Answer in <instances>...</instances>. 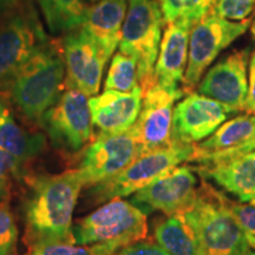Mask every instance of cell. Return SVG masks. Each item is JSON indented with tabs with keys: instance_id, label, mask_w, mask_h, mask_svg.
<instances>
[{
	"instance_id": "obj_32",
	"label": "cell",
	"mask_w": 255,
	"mask_h": 255,
	"mask_svg": "<svg viewBox=\"0 0 255 255\" xmlns=\"http://www.w3.org/2000/svg\"><path fill=\"white\" fill-rule=\"evenodd\" d=\"M252 150H255V135L252 137L250 141L244 143V144L235 146V148H233V149H229V150H227V151H223V152H221V154H216V155L209 156V157L202 159V161L199 162L197 164L202 165V164L214 163V162L221 161V159H226V158L233 157V156L245 154V152H248V151H252Z\"/></svg>"
},
{
	"instance_id": "obj_13",
	"label": "cell",
	"mask_w": 255,
	"mask_h": 255,
	"mask_svg": "<svg viewBox=\"0 0 255 255\" xmlns=\"http://www.w3.org/2000/svg\"><path fill=\"white\" fill-rule=\"evenodd\" d=\"M235 114L220 102L191 91L175 104L170 139L175 145H195Z\"/></svg>"
},
{
	"instance_id": "obj_27",
	"label": "cell",
	"mask_w": 255,
	"mask_h": 255,
	"mask_svg": "<svg viewBox=\"0 0 255 255\" xmlns=\"http://www.w3.org/2000/svg\"><path fill=\"white\" fill-rule=\"evenodd\" d=\"M19 231L8 200L0 202V255H18Z\"/></svg>"
},
{
	"instance_id": "obj_12",
	"label": "cell",
	"mask_w": 255,
	"mask_h": 255,
	"mask_svg": "<svg viewBox=\"0 0 255 255\" xmlns=\"http://www.w3.org/2000/svg\"><path fill=\"white\" fill-rule=\"evenodd\" d=\"M194 167L177 165L132 194L130 202L146 215L161 212L165 216L176 215L195 199L199 178Z\"/></svg>"
},
{
	"instance_id": "obj_28",
	"label": "cell",
	"mask_w": 255,
	"mask_h": 255,
	"mask_svg": "<svg viewBox=\"0 0 255 255\" xmlns=\"http://www.w3.org/2000/svg\"><path fill=\"white\" fill-rule=\"evenodd\" d=\"M216 194H218L220 203L226 212L231 214L232 218L247 234L255 237V205L246 202H235L220 190L216 191Z\"/></svg>"
},
{
	"instance_id": "obj_9",
	"label": "cell",
	"mask_w": 255,
	"mask_h": 255,
	"mask_svg": "<svg viewBox=\"0 0 255 255\" xmlns=\"http://www.w3.org/2000/svg\"><path fill=\"white\" fill-rule=\"evenodd\" d=\"M39 127L57 150L70 155L83 151L95 138L88 96L66 89L44 114Z\"/></svg>"
},
{
	"instance_id": "obj_21",
	"label": "cell",
	"mask_w": 255,
	"mask_h": 255,
	"mask_svg": "<svg viewBox=\"0 0 255 255\" xmlns=\"http://www.w3.org/2000/svg\"><path fill=\"white\" fill-rule=\"evenodd\" d=\"M255 135V115L246 114L223 122L203 142L194 145L191 162L202 161L209 156L221 154L250 141Z\"/></svg>"
},
{
	"instance_id": "obj_37",
	"label": "cell",
	"mask_w": 255,
	"mask_h": 255,
	"mask_svg": "<svg viewBox=\"0 0 255 255\" xmlns=\"http://www.w3.org/2000/svg\"><path fill=\"white\" fill-rule=\"evenodd\" d=\"M246 237H247V241L248 244H250V246L253 248V250H255V237H253V235L251 234H247V233H246Z\"/></svg>"
},
{
	"instance_id": "obj_4",
	"label": "cell",
	"mask_w": 255,
	"mask_h": 255,
	"mask_svg": "<svg viewBox=\"0 0 255 255\" xmlns=\"http://www.w3.org/2000/svg\"><path fill=\"white\" fill-rule=\"evenodd\" d=\"M164 24L158 0H129L120 51L136 59L142 92L156 83L155 65Z\"/></svg>"
},
{
	"instance_id": "obj_1",
	"label": "cell",
	"mask_w": 255,
	"mask_h": 255,
	"mask_svg": "<svg viewBox=\"0 0 255 255\" xmlns=\"http://www.w3.org/2000/svg\"><path fill=\"white\" fill-rule=\"evenodd\" d=\"M23 202L24 241L28 250L73 239V212L84 186L77 169L60 174L26 175Z\"/></svg>"
},
{
	"instance_id": "obj_7",
	"label": "cell",
	"mask_w": 255,
	"mask_h": 255,
	"mask_svg": "<svg viewBox=\"0 0 255 255\" xmlns=\"http://www.w3.org/2000/svg\"><path fill=\"white\" fill-rule=\"evenodd\" d=\"M46 41L49 38L28 1L0 18V91H7L17 72Z\"/></svg>"
},
{
	"instance_id": "obj_25",
	"label": "cell",
	"mask_w": 255,
	"mask_h": 255,
	"mask_svg": "<svg viewBox=\"0 0 255 255\" xmlns=\"http://www.w3.org/2000/svg\"><path fill=\"white\" fill-rule=\"evenodd\" d=\"M124 246L126 245L119 241L97 242L91 245L55 242L28 250L25 255H114Z\"/></svg>"
},
{
	"instance_id": "obj_6",
	"label": "cell",
	"mask_w": 255,
	"mask_h": 255,
	"mask_svg": "<svg viewBox=\"0 0 255 255\" xmlns=\"http://www.w3.org/2000/svg\"><path fill=\"white\" fill-rule=\"evenodd\" d=\"M76 245L119 241L123 245L143 240L148 235L146 214L130 201L113 199L73 225Z\"/></svg>"
},
{
	"instance_id": "obj_19",
	"label": "cell",
	"mask_w": 255,
	"mask_h": 255,
	"mask_svg": "<svg viewBox=\"0 0 255 255\" xmlns=\"http://www.w3.org/2000/svg\"><path fill=\"white\" fill-rule=\"evenodd\" d=\"M195 169L201 177L213 180L241 202L255 205V150Z\"/></svg>"
},
{
	"instance_id": "obj_17",
	"label": "cell",
	"mask_w": 255,
	"mask_h": 255,
	"mask_svg": "<svg viewBox=\"0 0 255 255\" xmlns=\"http://www.w3.org/2000/svg\"><path fill=\"white\" fill-rule=\"evenodd\" d=\"M142 98L141 88L131 92L105 90L89 98L92 127L97 130V136L128 131L138 117Z\"/></svg>"
},
{
	"instance_id": "obj_23",
	"label": "cell",
	"mask_w": 255,
	"mask_h": 255,
	"mask_svg": "<svg viewBox=\"0 0 255 255\" xmlns=\"http://www.w3.org/2000/svg\"><path fill=\"white\" fill-rule=\"evenodd\" d=\"M51 33H66L82 26L89 5L85 0H37Z\"/></svg>"
},
{
	"instance_id": "obj_10",
	"label": "cell",
	"mask_w": 255,
	"mask_h": 255,
	"mask_svg": "<svg viewBox=\"0 0 255 255\" xmlns=\"http://www.w3.org/2000/svg\"><path fill=\"white\" fill-rule=\"evenodd\" d=\"M184 96L182 88L169 89L157 82L143 92L141 111L129 129L139 146L141 155L171 145L174 108Z\"/></svg>"
},
{
	"instance_id": "obj_29",
	"label": "cell",
	"mask_w": 255,
	"mask_h": 255,
	"mask_svg": "<svg viewBox=\"0 0 255 255\" xmlns=\"http://www.w3.org/2000/svg\"><path fill=\"white\" fill-rule=\"evenodd\" d=\"M212 12L231 21L251 20L255 12V0H215Z\"/></svg>"
},
{
	"instance_id": "obj_30",
	"label": "cell",
	"mask_w": 255,
	"mask_h": 255,
	"mask_svg": "<svg viewBox=\"0 0 255 255\" xmlns=\"http://www.w3.org/2000/svg\"><path fill=\"white\" fill-rule=\"evenodd\" d=\"M13 178H17L13 162L4 151L0 150V202L8 200Z\"/></svg>"
},
{
	"instance_id": "obj_18",
	"label": "cell",
	"mask_w": 255,
	"mask_h": 255,
	"mask_svg": "<svg viewBox=\"0 0 255 255\" xmlns=\"http://www.w3.org/2000/svg\"><path fill=\"white\" fill-rule=\"evenodd\" d=\"M165 25L155 65V78L165 88L180 89L187 69L189 37L194 24L175 20Z\"/></svg>"
},
{
	"instance_id": "obj_34",
	"label": "cell",
	"mask_w": 255,
	"mask_h": 255,
	"mask_svg": "<svg viewBox=\"0 0 255 255\" xmlns=\"http://www.w3.org/2000/svg\"><path fill=\"white\" fill-rule=\"evenodd\" d=\"M27 0H0V18L14 11L19 6H21Z\"/></svg>"
},
{
	"instance_id": "obj_5",
	"label": "cell",
	"mask_w": 255,
	"mask_h": 255,
	"mask_svg": "<svg viewBox=\"0 0 255 255\" xmlns=\"http://www.w3.org/2000/svg\"><path fill=\"white\" fill-rule=\"evenodd\" d=\"M193 151L194 145L171 144L145 152L109 180L89 187L88 199L95 205H103L113 199L131 196L183 162H191Z\"/></svg>"
},
{
	"instance_id": "obj_8",
	"label": "cell",
	"mask_w": 255,
	"mask_h": 255,
	"mask_svg": "<svg viewBox=\"0 0 255 255\" xmlns=\"http://www.w3.org/2000/svg\"><path fill=\"white\" fill-rule=\"evenodd\" d=\"M251 20L231 21L210 11L191 27L188 64L181 84L184 94L194 91L206 70L223 50L250 28Z\"/></svg>"
},
{
	"instance_id": "obj_31",
	"label": "cell",
	"mask_w": 255,
	"mask_h": 255,
	"mask_svg": "<svg viewBox=\"0 0 255 255\" xmlns=\"http://www.w3.org/2000/svg\"><path fill=\"white\" fill-rule=\"evenodd\" d=\"M114 255H170L156 241L138 240L127 245L117 251Z\"/></svg>"
},
{
	"instance_id": "obj_35",
	"label": "cell",
	"mask_w": 255,
	"mask_h": 255,
	"mask_svg": "<svg viewBox=\"0 0 255 255\" xmlns=\"http://www.w3.org/2000/svg\"><path fill=\"white\" fill-rule=\"evenodd\" d=\"M234 255H255V250H253L251 246L245 247L244 250H241L238 253H235Z\"/></svg>"
},
{
	"instance_id": "obj_20",
	"label": "cell",
	"mask_w": 255,
	"mask_h": 255,
	"mask_svg": "<svg viewBox=\"0 0 255 255\" xmlns=\"http://www.w3.org/2000/svg\"><path fill=\"white\" fill-rule=\"evenodd\" d=\"M127 11L128 0H98L89 5L82 27L108 59L120 45Z\"/></svg>"
},
{
	"instance_id": "obj_2",
	"label": "cell",
	"mask_w": 255,
	"mask_h": 255,
	"mask_svg": "<svg viewBox=\"0 0 255 255\" xmlns=\"http://www.w3.org/2000/svg\"><path fill=\"white\" fill-rule=\"evenodd\" d=\"M65 77L60 43L49 39L17 72L6 95L24 120L39 127L44 114L64 92Z\"/></svg>"
},
{
	"instance_id": "obj_26",
	"label": "cell",
	"mask_w": 255,
	"mask_h": 255,
	"mask_svg": "<svg viewBox=\"0 0 255 255\" xmlns=\"http://www.w3.org/2000/svg\"><path fill=\"white\" fill-rule=\"evenodd\" d=\"M164 24L188 20L195 25L212 11L215 0H158Z\"/></svg>"
},
{
	"instance_id": "obj_11",
	"label": "cell",
	"mask_w": 255,
	"mask_h": 255,
	"mask_svg": "<svg viewBox=\"0 0 255 255\" xmlns=\"http://www.w3.org/2000/svg\"><path fill=\"white\" fill-rule=\"evenodd\" d=\"M141 156L135 137L128 130L122 133L96 136L83 149L77 169L84 188L109 180Z\"/></svg>"
},
{
	"instance_id": "obj_33",
	"label": "cell",
	"mask_w": 255,
	"mask_h": 255,
	"mask_svg": "<svg viewBox=\"0 0 255 255\" xmlns=\"http://www.w3.org/2000/svg\"><path fill=\"white\" fill-rule=\"evenodd\" d=\"M248 70H250V73H248V94L245 111L247 114L255 115V50L250 56Z\"/></svg>"
},
{
	"instance_id": "obj_16",
	"label": "cell",
	"mask_w": 255,
	"mask_h": 255,
	"mask_svg": "<svg viewBox=\"0 0 255 255\" xmlns=\"http://www.w3.org/2000/svg\"><path fill=\"white\" fill-rule=\"evenodd\" d=\"M46 148V137L31 132L15 120L6 92L0 91V150L12 159L15 177L24 178L27 168Z\"/></svg>"
},
{
	"instance_id": "obj_36",
	"label": "cell",
	"mask_w": 255,
	"mask_h": 255,
	"mask_svg": "<svg viewBox=\"0 0 255 255\" xmlns=\"http://www.w3.org/2000/svg\"><path fill=\"white\" fill-rule=\"evenodd\" d=\"M250 28H251V33H252V36H253V38L255 39V12H254L253 17H252V21H251Z\"/></svg>"
},
{
	"instance_id": "obj_15",
	"label": "cell",
	"mask_w": 255,
	"mask_h": 255,
	"mask_svg": "<svg viewBox=\"0 0 255 255\" xmlns=\"http://www.w3.org/2000/svg\"><path fill=\"white\" fill-rule=\"evenodd\" d=\"M250 56V49L232 51L203 75L197 85V92L225 104L235 114L245 111Z\"/></svg>"
},
{
	"instance_id": "obj_14",
	"label": "cell",
	"mask_w": 255,
	"mask_h": 255,
	"mask_svg": "<svg viewBox=\"0 0 255 255\" xmlns=\"http://www.w3.org/2000/svg\"><path fill=\"white\" fill-rule=\"evenodd\" d=\"M60 46L65 63V88L81 91L88 97L98 95L109 60L103 51L82 26L66 32Z\"/></svg>"
},
{
	"instance_id": "obj_38",
	"label": "cell",
	"mask_w": 255,
	"mask_h": 255,
	"mask_svg": "<svg viewBox=\"0 0 255 255\" xmlns=\"http://www.w3.org/2000/svg\"><path fill=\"white\" fill-rule=\"evenodd\" d=\"M89 1H91V2H96V1H98V0H89Z\"/></svg>"
},
{
	"instance_id": "obj_22",
	"label": "cell",
	"mask_w": 255,
	"mask_h": 255,
	"mask_svg": "<svg viewBox=\"0 0 255 255\" xmlns=\"http://www.w3.org/2000/svg\"><path fill=\"white\" fill-rule=\"evenodd\" d=\"M154 238L170 255H202L193 231L177 214L158 220L155 223Z\"/></svg>"
},
{
	"instance_id": "obj_3",
	"label": "cell",
	"mask_w": 255,
	"mask_h": 255,
	"mask_svg": "<svg viewBox=\"0 0 255 255\" xmlns=\"http://www.w3.org/2000/svg\"><path fill=\"white\" fill-rule=\"evenodd\" d=\"M216 191L202 177L195 199L177 215L193 231L202 255H234L250 244L246 232L221 206Z\"/></svg>"
},
{
	"instance_id": "obj_24",
	"label": "cell",
	"mask_w": 255,
	"mask_h": 255,
	"mask_svg": "<svg viewBox=\"0 0 255 255\" xmlns=\"http://www.w3.org/2000/svg\"><path fill=\"white\" fill-rule=\"evenodd\" d=\"M139 88L136 59L123 52L115 53L105 78V90L131 92Z\"/></svg>"
}]
</instances>
